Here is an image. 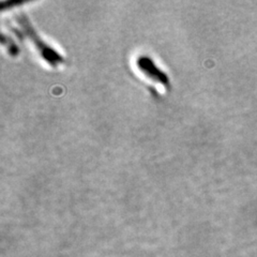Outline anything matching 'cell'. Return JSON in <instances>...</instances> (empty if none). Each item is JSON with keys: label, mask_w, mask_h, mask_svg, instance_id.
I'll return each instance as SVG.
<instances>
[{"label": "cell", "mask_w": 257, "mask_h": 257, "mask_svg": "<svg viewBox=\"0 0 257 257\" xmlns=\"http://www.w3.org/2000/svg\"><path fill=\"white\" fill-rule=\"evenodd\" d=\"M15 20H16V23L20 25L23 34L28 38V40L32 44H34V46L36 47V50L38 51L40 56H41V57L48 64H51V66H53V67H57L63 62L64 59L62 56L57 51H56L55 48H53L52 46L48 45L45 41H43L41 37L39 36L36 29L32 27L31 23L28 20L26 14L20 13L16 15Z\"/></svg>", "instance_id": "1"}, {"label": "cell", "mask_w": 257, "mask_h": 257, "mask_svg": "<svg viewBox=\"0 0 257 257\" xmlns=\"http://www.w3.org/2000/svg\"><path fill=\"white\" fill-rule=\"evenodd\" d=\"M136 66L139 67L142 73L150 78L154 82H157L164 87L170 86V79L164 71L161 70L156 62H154L148 56H141V57L136 61Z\"/></svg>", "instance_id": "2"}]
</instances>
